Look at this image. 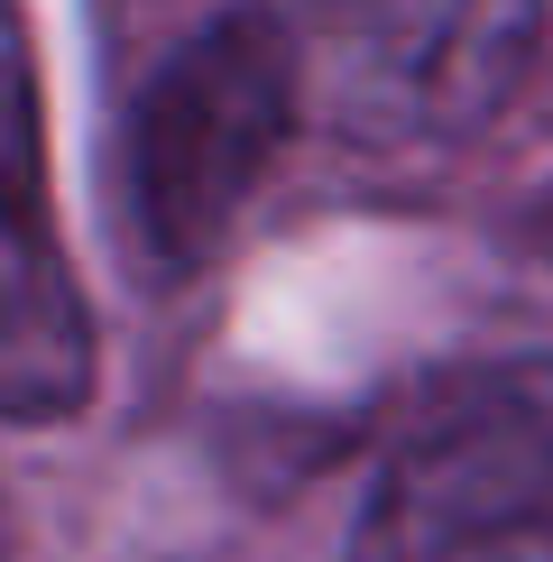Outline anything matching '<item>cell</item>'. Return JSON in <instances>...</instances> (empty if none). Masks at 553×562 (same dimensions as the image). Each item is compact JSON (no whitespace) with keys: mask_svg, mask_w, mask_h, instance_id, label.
I'll use <instances>...</instances> for the list:
<instances>
[{"mask_svg":"<svg viewBox=\"0 0 553 562\" xmlns=\"http://www.w3.org/2000/svg\"><path fill=\"white\" fill-rule=\"evenodd\" d=\"M305 130V56L276 0L203 10L121 111V222L148 277H194Z\"/></svg>","mask_w":553,"mask_h":562,"instance_id":"cell-1","label":"cell"},{"mask_svg":"<svg viewBox=\"0 0 553 562\" xmlns=\"http://www.w3.org/2000/svg\"><path fill=\"white\" fill-rule=\"evenodd\" d=\"M351 562H553V360H479L415 396Z\"/></svg>","mask_w":553,"mask_h":562,"instance_id":"cell-2","label":"cell"},{"mask_svg":"<svg viewBox=\"0 0 553 562\" xmlns=\"http://www.w3.org/2000/svg\"><path fill=\"white\" fill-rule=\"evenodd\" d=\"M305 111L360 148H452L517 102L544 0H295Z\"/></svg>","mask_w":553,"mask_h":562,"instance_id":"cell-3","label":"cell"},{"mask_svg":"<svg viewBox=\"0 0 553 562\" xmlns=\"http://www.w3.org/2000/svg\"><path fill=\"white\" fill-rule=\"evenodd\" d=\"M92 314L46 184V121L19 56H0V415L56 425L92 396Z\"/></svg>","mask_w":553,"mask_h":562,"instance_id":"cell-4","label":"cell"}]
</instances>
